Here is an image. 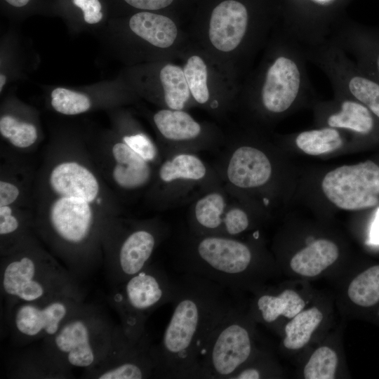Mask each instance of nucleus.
<instances>
[{
	"label": "nucleus",
	"mask_w": 379,
	"mask_h": 379,
	"mask_svg": "<svg viewBox=\"0 0 379 379\" xmlns=\"http://www.w3.org/2000/svg\"><path fill=\"white\" fill-rule=\"evenodd\" d=\"M174 280L170 321L160 343L152 347L155 376L197 378L199 358L211 335L237 305L235 291L187 273Z\"/></svg>",
	"instance_id": "nucleus-1"
},
{
	"label": "nucleus",
	"mask_w": 379,
	"mask_h": 379,
	"mask_svg": "<svg viewBox=\"0 0 379 379\" xmlns=\"http://www.w3.org/2000/svg\"><path fill=\"white\" fill-rule=\"evenodd\" d=\"M273 29L241 0H220L188 30L190 40L241 80Z\"/></svg>",
	"instance_id": "nucleus-2"
},
{
	"label": "nucleus",
	"mask_w": 379,
	"mask_h": 379,
	"mask_svg": "<svg viewBox=\"0 0 379 379\" xmlns=\"http://www.w3.org/2000/svg\"><path fill=\"white\" fill-rule=\"evenodd\" d=\"M302 47L283 29L273 30L258 65L242 81L239 95L254 100L265 112L288 111L313 88Z\"/></svg>",
	"instance_id": "nucleus-3"
},
{
	"label": "nucleus",
	"mask_w": 379,
	"mask_h": 379,
	"mask_svg": "<svg viewBox=\"0 0 379 379\" xmlns=\"http://www.w3.org/2000/svg\"><path fill=\"white\" fill-rule=\"evenodd\" d=\"M48 182L55 194L48 215L52 232L62 243L81 246L93 232L91 205L100 192L98 179L84 165L64 161L52 169Z\"/></svg>",
	"instance_id": "nucleus-4"
},
{
	"label": "nucleus",
	"mask_w": 379,
	"mask_h": 379,
	"mask_svg": "<svg viewBox=\"0 0 379 379\" xmlns=\"http://www.w3.org/2000/svg\"><path fill=\"white\" fill-rule=\"evenodd\" d=\"M253 253L246 243L220 234L197 235L187 240L175 266L233 291L246 286L253 271Z\"/></svg>",
	"instance_id": "nucleus-5"
},
{
	"label": "nucleus",
	"mask_w": 379,
	"mask_h": 379,
	"mask_svg": "<svg viewBox=\"0 0 379 379\" xmlns=\"http://www.w3.org/2000/svg\"><path fill=\"white\" fill-rule=\"evenodd\" d=\"M0 274L1 293L11 305L82 295L74 277L45 254L25 250L8 254Z\"/></svg>",
	"instance_id": "nucleus-6"
},
{
	"label": "nucleus",
	"mask_w": 379,
	"mask_h": 379,
	"mask_svg": "<svg viewBox=\"0 0 379 379\" xmlns=\"http://www.w3.org/2000/svg\"><path fill=\"white\" fill-rule=\"evenodd\" d=\"M119 326H112L97 309L83 305L52 337L45 353L65 369L88 371L105 357Z\"/></svg>",
	"instance_id": "nucleus-7"
},
{
	"label": "nucleus",
	"mask_w": 379,
	"mask_h": 379,
	"mask_svg": "<svg viewBox=\"0 0 379 379\" xmlns=\"http://www.w3.org/2000/svg\"><path fill=\"white\" fill-rule=\"evenodd\" d=\"M174 293L175 280L164 269L151 264L117 284L112 302L121 317L125 335L133 342L147 335L145 328L147 317L160 306L171 302Z\"/></svg>",
	"instance_id": "nucleus-8"
},
{
	"label": "nucleus",
	"mask_w": 379,
	"mask_h": 379,
	"mask_svg": "<svg viewBox=\"0 0 379 379\" xmlns=\"http://www.w3.org/2000/svg\"><path fill=\"white\" fill-rule=\"evenodd\" d=\"M236 305L213 332L199 361L197 378L231 379L253 354L252 334Z\"/></svg>",
	"instance_id": "nucleus-9"
},
{
	"label": "nucleus",
	"mask_w": 379,
	"mask_h": 379,
	"mask_svg": "<svg viewBox=\"0 0 379 379\" xmlns=\"http://www.w3.org/2000/svg\"><path fill=\"white\" fill-rule=\"evenodd\" d=\"M178 59L194 104L218 109L239 96L242 81L191 40Z\"/></svg>",
	"instance_id": "nucleus-10"
},
{
	"label": "nucleus",
	"mask_w": 379,
	"mask_h": 379,
	"mask_svg": "<svg viewBox=\"0 0 379 379\" xmlns=\"http://www.w3.org/2000/svg\"><path fill=\"white\" fill-rule=\"evenodd\" d=\"M326 197L340 209L356 211L379 203V166L372 161L344 165L327 173L321 182Z\"/></svg>",
	"instance_id": "nucleus-11"
},
{
	"label": "nucleus",
	"mask_w": 379,
	"mask_h": 379,
	"mask_svg": "<svg viewBox=\"0 0 379 379\" xmlns=\"http://www.w3.org/2000/svg\"><path fill=\"white\" fill-rule=\"evenodd\" d=\"M82 295H60L32 302L11 305V325L23 340L47 339L82 305Z\"/></svg>",
	"instance_id": "nucleus-12"
},
{
	"label": "nucleus",
	"mask_w": 379,
	"mask_h": 379,
	"mask_svg": "<svg viewBox=\"0 0 379 379\" xmlns=\"http://www.w3.org/2000/svg\"><path fill=\"white\" fill-rule=\"evenodd\" d=\"M87 372V376L98 379H142L155 376L148 335L133 342L119 326L105 357Z\"/></svg>",
	"instance_id": "nucleus-13"
},
{
	"label": "nucleus",
	"mask_w": 379,
	"mask_h": 379,
	"mask_svg": "<svg viewBox=\"0 0 379 379\" xmlns=\"http://www.w3.org/2000/svg\"><path fill=\"white\" fill-rule=\"evenodd\" d=\"M164 234L157 227H136L124 238L110 262V275L119 284L149 264Z\"/></svg>",
	"instance_id": "nucleus-14"
},
{
	"label": "nucleus",
	"mask_w": 379,
	"mask_h": 379,
	"mask_svg": "<svg viewBox=\"0 0 379 379\" xmlns=\"http://www.w3.org/2000/svg\"><path fill=\"white\" fill-rule=\"evenodd\" d=\"M333 40L365 74L379 83V32L358 26L339 27Z\"/></svg>",
	"instance_id": "nucleus-15"
},
{
	"label": "nucleus",
	"mask_w": 379,
	"mask_h": 379,
	"mask_svg": "<svg viewBox=\"0 0 379 379\" xmlns=\"http://www.w3.org/2000/svg\"><path fill=\"white\" fill-rule=\"evenodd\" d=\"M272 172V164L267 155L258 148L246 145L233 152L227 168L229 181L243 189L262 186L270 180Z\"/></svg>",
	"instance_id": "nucleus-16"
},
{
	"label": "nucleus",
	"mask_w": 379,
	"mask_h": 379,
	"mask_svg": "<svg viewBox=\"0 0 379 379\" xmlns=\"http://www.w3.org/2000/svg\"><path fill=\"white\" fill-rule=\"evenodd\" d=\"M151 81L149 88L155 89L165 108L180 110L194 104L182 67L173 60L159 61Z\"/></svg>",
	"instance_id": "nucleus-17"
},
{
	"label": "nucleus",
	"mask_w": 379,
	"mask_h": 379,
	"mask_svg": "<svg viewBox=\"0 0 379 379\" xmlns=\"http://www.w3.org/2000/svg\"><path fill=\"white\" fill-rule=\"evenodd\" d=\"M338 256V247L334 242L317 239L297 252L290 261V267L301 276L312 277L333 264Z\"/></svg>",
	"instance_id": "nucleus-18"
},
{
	"label": "nucleus",
	"mask_w": 379,
	"mask_h": 379,
	"mask_svg": "<svg viewBox=\"0 0 379 379\" xmlns=\"http://www.w3.org/2000/svg\"><path fill=\"white\" fill-rule=\"evenodd\" d=\"M335 93L340 100L339 109L327 117L328 126L349 130L360 135L370 134L375 126L373 113L358 101Z\"/></svg>",
	"instance_id": "nucleus-19"
},
{
	"label": "nucleus",
	"mask_w": 379,
	"mask_h": 379,
	"mask_svg": "<svg viewBox=\"0 0 379 379\" xmlns=\"http://www.w3.org/2000/svg\"><path fill=\"white\" fill-rule=\"evenodd\" d=\"M153 121L162 137L173 142L192 140L203 132L201 124L184 109H159Z\"/></svg>",
	"instance_id": "nucleus-20"
},
{
	"label": "nucleus",
	"mask_w": 379,
	"mask_h": 379,
	"mask_svg": "<svg viewBox=\"0 0 379 379\" xmlns=\"http://www.w3.org/2000/svg\"><path fill=\"white\" fill-rule=\"evenodd\" d=\"M305 307V300L291 289H285L278 294L262 293L255 302L258 316L267 324L275 322L280 317L292 319Z\"/></svg>",
	"instance_id": "nucleus-21"
},
{
	"label": "nucleus",
	"mask_w": 379,
	"mask_h": 379,
	"mask_svg": "<svg viewBox=\"0 0 379 379\" xmlns=\"http://www.w3.org/2000/svg\"><path fill=\"white\" fill-rule=\"evenodd\" d=\"M225 201L218 192H211L197 201L192 223L194 234H219L225 213Z\"/></svg>",
	"instance_id": "nucleus-22"
},
{
	"label": "nucleus",
	"mask_w": 379,
	"mask_h": 379,
	"mask_svg": "<svg viewBox=\"0 0 379 379\" xmlns=\"http://www.w3.org/2000/svg\"><path fill=\"white\" fill-rule=\"evenodd\" d=\"M323 317L322 312L316 307L302 310L285 325L284 346L288 350L303 347L309 343Z\"/></svg>",
	"instance_id": "nucleus-23"
},
{
	"label": "nucleus",
	"mask_w": 379,
	"mask_h": 379,
	"mask_svg": "<svg viewBox=\"0 0 379 379\" xmlns=\"http://www.w3.org/2000/svg\"><path fill=\"white\" fill-rule=\"evenodd\" d=\"M295 142L300 149L312 156L334 152L343 145L338 130L331 127L302 131L298 134Z\"/></svg>",
	"instance_id": "nucleus-24"
},
{
	"label": "nucleus",
	"mask_w": 379,
	"mask_h": 379,
	"mask_svg": "<svg viewBox=\"0 0 379 379\" xmlns=\"http://www.w3.org/2000/svg\"><path fill=\"white\" fill-rule=\"evenodd\" d=\"M206 174L202 161L190 154H177L162 164L159 175L164 182L177 180H199Z\"/></svg>",
	"instance_id": "nucleus-25"
},
{
	"label": "nucleus",
	"mask_w": 379,
	"mask_h": 379,
	"mask_svg": "<svg viewBox=\"0 0 379 379\" xmlns=\"http://www.w3.org/2000/svg\"><path fill=\"white\" fill-rule=\"evenodd\" d=\"M350 300L357 305L369 307L379 302V265L359 274L347 288Z\"/></svg>",
	"instance_id": "nucleus-26"
},
{
	"label": "nucleus",
	"mask_w": 379,
	"mask_h": 379,
	"mask_svg": "<svg viewBox=\"0 0 379 379\" xmlns=\"http://www.w3.org/2000/svg\"><path fill=\"white\" fill-rule=\"evenodd\" d=\"M338 366L336 352L329 347L317 348L306 364L303 375L306 379H333Z\"/></svg>",
	"instance_id": "nucleus-27"
},
{
	"label": "nucleus",
	"mask_w": 379,
	"mask_h": 379,
	"mask_svg": "<svg viewBox=\"0 0 379 379\" xmlns=\"http://www.w3.org/2000/svg\"><path fill=\"white\" fill-rule=\"evenodd\" d=\"M0 133L4 138L18 148L28 147L37 139V131L33 124L20 121L11 115L1 117Z\"/></svg>",
	"instance_id": "nucleus-28"
},
{
	"label": "nucleus",
	"mask_w": 379,
	"mask_h": 379,
	"mask_svg": "<svg viewBox=\"0 0 379 379\" xmlns=\"http://www.w3.org/2000/svg\"><path fill=\"white\" fill-rule=\"evenodd\" d=\"M112 177L121 187L134 190L143 187L149 181L151 168L147 161L131 164L117 163L112 170Z\"/></svg>",
	"instance_id": "nucleus-29"
},
{
	"label": "nucleus",
	"mask_w": 379,
	"mask_h": 379,
	"mask_svg": "<svg viewBox=\"0 0 379 379\" xmlns=\"http://www.w3.org/2000/svg\"><path fill=\"white\" fill-rule=\"evenodd\" d=\"M51 105L59 113L76 115L88 111L91 103L86 95L59 87L51 93Z\"/></svg>",
	"instance_id": "nucleus-30"
},
{
	"label": "nucleus",
	"mask_w": 379,
	"mask_h": 379,
	"mask_svg": "<svg viewBox=\"0 0 379 379\" xmlns=\"http://www.w3.org/2000/svg\"><path fill=\"white\" fill-rule=\"evenodd\" d=\"M249 225L247 213L239 208H232L224 213L219 234L234 237L246 230Z\"/></svg>",
	"instance_id": "nucleus-31"
},
{
	"label": "nucleus",
	"mask_w": 379,
	"mask_h": 379,
	"mask_svg": "<svg viewBox=\"0 0 379 379\" xmlns=\"http://www.w3.org/2000/svg\"><path fill=\"white\" fill-rule=\"evenodd\" d=\"M123 141L146 161H151L155 159L156 147L145 134L139 133L125 135Z\"/></svg>",
	"instance_id": "nucleus-32"
},
{
	"label": "nucleus",
	"mask_w": 379,
	"mask_h": 379,
	"mask_svg": "<svg viewBox=\"0 0 379 379\" xmlns=\"http://www.w3.org/2000/svg\"><path fill=\"white\" fill-rule=\"evenodd\" d=\"M72 5L81 12L84 20L94 25L103 18L102 4L100 0H70Z\"/></svg>",
	"instance_id": "nucleus-33"
},
{
	"label": "nucleus",
	"mask_w": 379,
	"mask_h": 379,
	"mask_svg": "<svg viewBox=\"0 0 379 379\" xmlns=\"http://www.w3.org/2000/svg\"><path fill=\"white\" fill-rule=\"evenodd\" d=\"M112 153L114 160L119 164H138L146 161L124 141L115 143Z\"/></svg>",
	"instance_id": "nucleus-34"
},
{
	"label": "nucleus",
	"mask_w": 379,
	"mask_h": 379,
	"mask_svg": "<svg viewBox=\"0 0 379 379\" xmlns=\"http://www.w3.org/2000/svg\"><path fill=\"white\" fill-rule=\"evenodd\" d=\"M20 226V220L13 215V209L9 206H0L1 237L13 236Z\"/></svg>",
	"instance_id": "nucleus-35"
},
{
	"label": "nucleus",
	"mask_w": 379,
	"mask_h": 379,
	"mask_svg": "<svg viewBox=\"0 0 379 379\" xmlns=\"http://www.w3.org/2000/svg\"><path fill=\"white\" fill-rule=\"evenodd\" d=\"M128 6L138 11L160 12L171 8L176 0H121ZM137 11V12H138Z\"/></svg>",
	"instance_id": "nucleus-36"
},
{
	"label": "nucleus",
	"mask_w": 379,
	"mask_h": 379,
	"mask_svg": "<svg viewBox=\"0 0 379 379\" xmlns=\"http://www.w3.org/2000/svg\"><path fill=\"white\" fill-rule=\"evenodd\" d=\"M20 194L19 189L14 184L1 180L0 206H9L14 203Z\"/></svg>",
	"instance_id": "nucleus-37"
},
{
	"label": "nucleus",
	"mask_w": 379,
	"mask_h": 379,
	"mask_svg": "<svg viewBox=\"0 0 379 379\" xmlns=\"http://www.w3.org/2000/svg\"><path fill=\"white\" fill-rule=\"evenodd\" d=\"M370 241L373 244H379V208L371 227Z\"/></svg>",
	"instance_id": "nucleus-38"
},
{
	"label": "nucleus",
	"mask_w": 379,
	"mask_h": 379,
	"mask_svg": "<svg viewBox=\"0 0 379 379\" xmlns=\"http://www.w3.org/2000/svg\"><path fill=\"white\" fill-rule=\"evenodd\" d=\"M8 6L15 8H21L27 6L32 0H3Z\"/></svg>",
	"instance_id": "nucleus-39"
},
{
	"label": "nucleus",
	"mask_w": 379,
	"mask_h": 379,
	"mask_svg": "<svg viewBox=\"0 0 379 379\" xmlns=\"http://www.w3.org/2000/svg\"><path fill=\"white\" fill-rule=\"evenodd\" d=\"M310 1L317 5L326 7L332 4L335 0H310Z\"/></svg>",
	"instance_id": "nucleus-40"
},
{
	"label": "nucleus",
	"mask_w": 379,
	"mask_h": 379,
	"mask_svg": "<svg viewBox=\"0 0 379 379\" xmlns=\"http://www.w3.org/2000/svg\"><path fill=\"white\" fill-rule=\"evenodd\" d=\"M6 77L4 74H1L0 75V91L1 92L3 87L6 83Z\"/></svg>",
	"instance_id": "nucleus-41"
}]
</instances>
